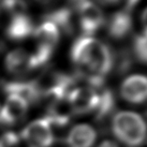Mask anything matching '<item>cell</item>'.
<instances>
[{"label":"cell","mask_w":147,"mask_h":147,"mask_svg":"<svg viewBox=\"0 0 147 147\" xmlns=\"http://www.w3.org/2000/svg\"><path fill=\"white\" fill-rule=\"evenodd\" d=\"M105 24L108 35L112 38L120 40L127 38L133 28L131 11L125 8L118 10L112 14L108 20H106Z\"/></svg>","instance_id":"cell-8"},{"label":"cell","mask_w":147,"mask_h":147,"mask_svg":"<svg viewBox=\"0 0 147 147\" xmlns=\"http://www.w3.org/2000/svg\"><path fill=\"white\" fill-rule=\"evenodd\" d=\"M70 58L76 67L75 76L98 90L104 86L106 76L113 70L115 57L105 42L94 37L81 36L72 44Z\"/></svg>","instance_id":"cell-1"},{"label":"cell","mask_w":147,"mask_h":147,"mask_svg":"<svg viewBox=\"0 0 147 147\" xmlns=\"http://www.w3.org/2000/svg\"><path fill=\"white\" fill-rule=\"evenodd\" d=\"M121 98L131 105L147 102V75L133 73L122 81L119 87Z\"/></svg>","instance_id":"cell-5"},{"label":"cell","mask_w":147,"mask_h":147,"mask_svg":"<svg viewBox=\"0 0 147 147\" xmlns=\"http://www.w3.org/2000/svg\"><path fill=\"white\" fill-rule=\"evenodd\" d=\"M98 147H120V145L117 142L113 141V140H110V139H107L100 142Z\"/></svg>","instance_id":"cell-19"},{"label":"cell","mask_w":147,"mask_h":147,"mask_svg":"<svg viewBox=\"0 0 147 147\" xmlns=\"http://www.w3.org/2000/svg\"><path fill=\"white\" fill-rule=\"evenodd\" d=\"M38 1H40V2H49L51 0H38Z\"/></svg>","instance_id":"cell-23"},{"label":"cell","mask_w":147,"mask_h":147,"mask_svg":"<svg viewBox=\"0 0 147 147\" xmlns=\"http://www.w3.org/2000/svg\"><path fill=\"white\" fill-rule=\"evenodd\" d=\"M111 131L118 143L125 147H142L147 141V122L132 110H120L111 119Z\"/></svg>","instance_id":"cell-2"},{"label":"cell","mask_w":147,"mask_h":147,"mask_svg":"<svg viewBox=\"0 0 147 147\" xmlns=\"http://www.w3.org/2000/svg\"><path fill=\"white\" fill-rule=\"evenodd\" d=\"M75 4L77 22L82 36L93 37L106 23L102 9L94 0H80Z\"/></svg>","instance_id":"cell-4"},{"label":"cell","mask_w":147,"mask_h":147,"mask_svg":"<svg viewBox=\"0 0 147 147\" xmlns=\"http://www.w3.org/2000/svg\"><path fill=\"white\" fill-rule=\"evenodd\" d=\"M28 147H51L55 142L53 129L45 118L28 124L21 132V137Z\"/></svg>","instance_id":"cell-7"},{"label":"cell","mask_w":147,"mask_h":147,"mask_svg":"<svg viewBox=\"0 0 147 147\" xmlns=\"http://www.w3.org/2000/svg\"><path fill=\"white\" fill-rule=\"evenodd\" d=\"M0 17H1V9H0Z\"/></svg>","instance_id":"cell-24"},{"label":"cell","mask_w":147,"mask_h":147,"mask_svg":"<svg viewBox=\"0 0 147 147\" xmlns=\"http://www.w3.org/2000/svg\"><path fill=\"white\" fill-rule=\"evenodd\" d=\"M115 107V96L109 88H101L98 92V101L95 110L96 119L102 121L113 113Z\"/></svg>","instance_id":"cell-15"},{"label":"cell","mask_w":147,"mask_h":147,"mask_svg":"<svg viewBox=\"0 0 147 147\" xmlns=\"http://www.w3.org/2000/svg\"><path fill=\"white\" fill-rule=\"evenodd\" d=\"M28 103L20 96L8 95L4 105L0 109V124L14 125L26 117Z\"/></svg>","instance_id":"cell-9"},{"label":"cell","mask_w":147,"mask_h":147,"mask_svg":"<svg viewBox=\"0 0 147 147\" xmlns=\"http://www.w3.org/2000/svg\"><path fill=\"white\" fill-rule=\"evenodd\" d=\"M0 9L9 13L11 16L26 13L27 3L26 0H2Z\"/></svg>","instance_id":"cell-17"},{"label":"cell","mask_w":147,"mask_h":147,"mask_svg":"<svg viewBox=\"0 0 147 147\" xmlns=\"http://www.w3.org/2000/svg\"><path fill=\"white\" fill-rule=\"evenodd\" d=\"M140 1H141V0H125V7L124 8L125 9L131 11V10L139 4Z\"/></svg>","instance_id":"cell-20"},{"label":"cell","mask_w":147,"mask_h":147,"mask_svg":"<svg viewBox=\"0 0 147 147\" xmlns=\"http://www.w3.org/2000/svg\"><path fill=\"white\" fill-rule=\"evenodd\" d=\"M132 51L138 61L147 65V32L142 31L133 39Z\"/></svg>","instance_id":"cell-16"},{"label":"cell","mask_w":147,"mask_h":147,"mask_svg":"<svg viewBox=\"0 0 147 147\" xmlns=\"http://www.w3.org/2000/svg\"><path fill=\"white\" fill-rule=\"evenodd\" d=\"M67 101L74 114H88L95 112L98 101V92L90 86L75 87L67 95Z\"/></svg>","instance_id":"cell-6"},{"label":"cell","mask_w":147,"mask_h":147,"mask_svg":"<svg viewBox=\"0 0 147 147\" xmlns=\"http://www.w3.org/2000/svg\"><path fill=\"white\" fill-rule=\"evenodd\" d=\"M141 20H142V24L143 26V31L147 32V7L143 9V11L142 13Z\"/></svg>","instance_id":"cell-22"},{"label":"cell","mask_w":147,"mask_h":147,"mask_svg":"<svg viewBox=\"0 0 147 147\" xmlns=\"http://www.w3.org/2000/svg\"><path fill=\"white\" fill-rule=\"evenodd\" d=\"M0 147H21V138L15 132H6L0 137Z\"/></svg>","instance_id":"cell-18"},{"label":"cell","mask_w":147,"mask_h":147,"mask_svg":"<svg viewBox=\"0 0 147 147\" xmlns=\"http://www.w3.org/2000/svg\"><path fill=\"white\" fill-rule=\"evenodd\" d=\"M34 37L37 47L31 53L33 70L44 66L51 59L55 49L60 39V31L55 24L44 20L39 26L35 27Z\"/></svg>","instance_id":"cell-3"},{"label":"cell","mask_w":147,"mask_h":147,"mask_svg":"<svg viewBox=\"0 0 147 147\" xmlns=\"http://www.w3.org/2000/svg\"><path fill=\"white\" fill-rule=\"evenodd\" d=\"M98 139V132L91 125L79 124L71 127L66 136L69 147H93Z\"/></svg>","instance_id":"cell-10"},{"label":"cell","mask_w":147,"mask_h":147,"mask_svg":"<svg viewBox=\"0 0 147 147\" xmlns=\"http://www.w3.org/2000/svg\"><path fill=\"white\" fill-rule=\"evenodd\" d=\"M35 26L26 13L11 16L6 27V36L11 40H23L34 33Z\"/></svg>","instance_id":"cell-11"},{"label":"cell","mask_w":147,"mask_h":147,"mask_svg":"<svg viewBox=\"0 0 147 147\" xmlns=\"http://www.w3.org/2000/svg\"><path fill=\"white\" fill-rule=\"evenodd\" d=\"M98 4H101L104 6H115L118 5L122 0H96Z\"/></svg>","instance_id":"cell-21"},{"label":"cell","mask_w":147,"mask_h":147,"mask_svg":"<svg viewBox=\"0 0 147 147\" xmlns=\"http://www.w3.org/2000/svg\"><path fill=\"white\" fill-rule=\"evenodd\" d=\"M7 70L13 75H24L33 70L31 53L23 49H15L9 52L5 59Z\"/></svg>","instance_id":"cell-12"},{"label":"cell","mask_w":147,"mask_h":147,"mask_svg":"<svg viewBox=\"0 0 147 147\" xmlns=\"http://www.w3.org/2000/svg\"><path fill=\"white\" fill-rule=\"evenodd\" d=\"M72 9L69 8H61L49 12L45 17V20L55 24L59 31H63L67 34H71L75 28V19Z\"/></svg>","instance_id":"cell-14"},{"label":"cell","mask_w":147,"mask_h":147,"mask_svg":"<svg viewBox=\"0 0 147 147\" xmlns=\"http://www.w3.org/2000/svg\"><path fill=\"white\" fill-rule=\"evenodd\" d=\"M4 92L8 95L20 96L29 103H35L40 99V95L33 82H9L3 85Z\"/></svg>","instance_id":"cell-13"}]
</instances>
